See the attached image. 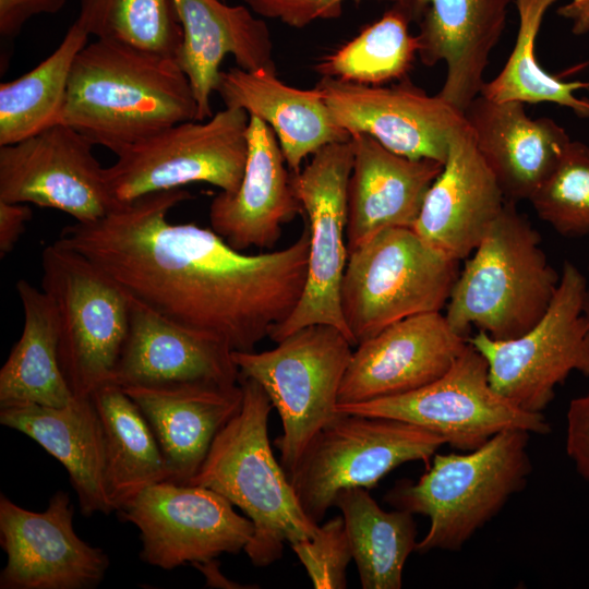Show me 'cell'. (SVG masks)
<instances>
[{"label":"cell","instance_id":"1","mask_svg":"<svg viewBox=\"0 0 589 589\" xmlns=\"http://www.w3.org/2000/svg\"><path fill=\"white\" fill-rule=\"evenodd\" d=\"M189 199L182 189L151 193L64 227L56 242L167 318L232 351H254L301 298L309 228L287 248L247 254L213 229L169 221L170 211Z\"/></svg>","mask_w":589,"mask_h":589},{"label":"cell","instance_id":"2","mask_svg":"<svg viewBox=\"0 0 589 589\" xmlns=\"http://www.w3.org/2000/svg\"><path fill=\"white\" fill-rule=\"evenodd\" d=\"M197 120L190 81L175 57L96 39L76 56L61 123L120 153L175 124Z\"/></svg>","mask_w":589,"mask_h":589},{"label":"cell","instance_id":"3","mask_svg":"<svg viewBox=\"0 0 589 589\" xmlns=\"http://www.w3.org/2000/svg\"><path fill=\"white\" fill-rule=\"evenodd\" d=\"M240 384L241 409L216 435L188 484L211 489L244 513L254 526L244 552L255 567H267L281 557L285 543L313 537L320 524L306 516L273 454L271 399L253 378L240 377Z\"/></svg>","mask_w":589,"mask_h":589},{"label":"cell","instance_id":"4","mask_svg":"<svg viewBox=\"0 0 589 589\" xmlns=\"http://www.w3.org/2000/svg\"><path fill=\"white\" fill-rule=\"evenodd\" d=\"M560 279L540 233L516 203L506 201L459 271L444 314L465 337L474 326L494 339H513L543 316Z\"/></svg>","mask_w":589,"mask_h":589},{"label":"cell","instance_id":"5","mask_svg":"<svg viewBox=\"0 0 589 589\" xmlns=\"http://www.w3.org/2000/svg\"><path fill=\"white\" fill-rule=\"evenodd\" d=\"M529 436L506 430L465 454H436L416 483L402 480L386 493L395 508L430 519L417 551H459L524 489L531 472Z\"/></svg>","mask_w":589,"mask_h":589},{"label":"cell","instance_id":"6","mask_svg":"<svg viewBox=\"0 0 589 589\" xmlns=\"http://www.w3.org/2000/svg\"><path fill=\"white\" fill-rule=\"evenodd\" d=\"M458 267L412 228L382 230L349 252L340 304L353 346L404 318L442 312Z\"/></svg>","mask_w":589,"mask_h":589},{"label":"cell","instance_id":"7","mask_svg":"<svg viewBox=\"0 0 589 589\" xmlns=\"http://www.w3.org/2000/svg\"><path fill=\"white\" fill-rule=\"evenodd\" d=\"M262 352L232 351L240 377L256 381L276 408L283 433L274 441L288 478L315 435L337 414L352 344L337 327H303Z\"/></svg>","mask_w":589,"mask_h":589},{"label":"cell","instance_id":"8","mask_svg":"<svg viewBox=\"0 0 589 589\" xmlns=\"http://www.w3.org/2000/svg\"><path fill=\"white\" fill-rule=\"evenodd\" d=\"M43 290L59 325L58 353L74 396L109 383L129 327L128 293L82 254L56 241L41 253Z\"/></svg>","mask_w":589,"mask_h":589},{"label":"cell","instance_id":"9","mask_svg":"<svg viewBox=\"0 0 589 589\" xmlns=\"http://www.w3.org/2000/svg\"><path fill=\"white\" fill-rule=\"evenodd\" d=\"M249 119L245 110L225 107L206 120L175 124L122 149L104 168L115 207L193 182L236 192L247 160Z\"/></svg>","mask_w":589,"mask_h":589},{"label":"cell","instance_id":"10","mask_svg":"<svg viewBox=\"0 0 589 589\" xmlns=\"http://www.w3.org/2000/svg\"><path fill=\"white\" fill-rule=\"evenodd\" d=\"M445 441L400 420L338 412L312 440L289 476L306 516L321 524L336 495L372 489L398 466L428 462Z\"/></svg>","mask_w":589,"mask_h":589},{"label":"cell","instance_id":"11","mask_svg":"<svg viewBox=\"0 0 589 589\" xmlns=\"http://www.w3.org/2000/svg\"><path fill=\"white\" fill-rule=\"evenodd\" d=\"M587 277L564 261L558 288L543 316L519 337H468L486 360L492 388L530 412H542L555 387L577 371L589 376V322L582 312Z\"/></svg>","mask_w":589,"mask_h":589},{"label":"cell","instance_id":"12","mask_svg":"<svg viewBox=\"0 0 589 589\" xmlns=\"http://www.w3.org/2000/svg\"><path fill=\"white\" fill-rule=\"evenodd\" d=\"M337 411L408 422L462 452L473 450L506 430L550 432L542 412L526 411L492 388L486 360L469 342L433 382L401 395L337 405Z\"/></svg>","mask_w":589,"mask_h":589},{"label":"cell","instance_id":"13","mask_svg":"<svg viewBox=\"0 0 589 589\" xmlns=\"http://www.w3.org/2000/svg\"><path fill=\"white\" fill-rule=\"evenodd\" d=\"M352 164L353 144L350 139L323 146L303 169L291 172L294 194L308 217V267L298 304L269 335L275 342L303 327L326 324L337 327L352 344L340 304L341 283L349 255L346 228Z\"/></svg>","mask_w":589,"mask_h":589},{"label":"cell","instance_id":"14","mask_svg":"<svg viewBox=\"0 0 589 589\" xmlns=\"http://www.w3.org/2000/svg\"><path fill=\"white\" fill-rule=\"evenodd\" d=\"M118 513L140 531V558L166 570L244 551L254 532L223 495L172 481L144 489Z\"/></svg>","mask_w":589,"mask_h":589},{"label":"cell","instance_id":"15","mask_svg":"<svg viewBox=\"0 0 589 589\" xmlns=\"http://www.w3.org/2000/svg\"><path fill=\"white\" fill-rule=\"evenodd\" d=\"M94 146L63 123L0 146V201L58 209L77 223L103 218L115 204Z\"/></svg>","mask_w":589,"mask_h":589},{"label":"cell","instance_id":"16","mask_svg":"<svg viewBox=\"0 0 589 589\" xmlns=\"http://www.w3.org/2000/svg\"><path fill=\"white\" fill-rule=\"evenodd\" d=\"M334 122L351 135L368 134L387 149L444 165L464 112L406 76L390 86L322 76L315 86Z\"/></svg>","mask_w":589,"mask_h":589},{"label":"cell","instance_id":"17","mask_svg":"<svg viewBox=\"0 0 589 589\" xmlns=\"http://www.w3.org/2000/svg\"><path fill=\"white\" fill-rule=\"evenodd\" d=\"M0 543L7 563L0 589H93L109 568L108 555L73 527L69 494L56 492L44 512L0 496Z\"/></svg>","mask_w":589,"mask_h":589},{"label":"cell","instance_id":"18","mask_svg":"<svg viewBox=\"0 0 589 589\" xmlns=\"http://www.w3.org/2000/svg\"><path fill=\"white\" fill-rule=\"evenodd\" d=\"M468 344L443 312L413 315L357 345L338 405L365 402L418 389L443 375Z\"/></svg>","mask_w":589,"mask_h":589},{"label":"cell","instance_id":"19","mask_svg":"<svg viewBox=\"0 0 589 589\" xmlns=\"http://www.w3.org/2000/svg\"><path fill=\"white\" fill-rule=\"evenodd\" d=\"M512 0H405L420 61L447 65L438 96L465 112L481 94L492 50L504 32Z\"/></svg>","mask_w":589,"mask_h":589},{"label":"cell","instance_id":"20","mask_svg":"<svg viewBox=\"0 0 589 589\" xmlns=\"http://www.w3.org/2000/svg\"><path fill=\"white\" fill-rule=\"evenodd\" d=\"M505 203L466 122L454 133L443 169L428 190L412 229L460 262L476 250Z\"/></svg>","mask_w":589,"mask_h":589},{"label":"cell","instance_id":"21","mask_svg":"<svg viewBox=\"0 0 589 589\" xmlns=\"http://www.w3.org/2000/svg\"><path fill=\"white\" fill-rule=\"evenodd\" d=\"M129 302L128 334L109 383L121 387L176 382L223 386L240 383L228 345L167 318L131 296Z\"/></svg>","mask_w":589,"mask_h":589},{"label":"cell","instance_id":"22","mask_svg":"<svg viewBox=\"0 0 589 589\" xmlns=\"http://www.w3.org/2000/svg\"><path fill=\"white\" fill-rule=\"evenodd\" d=\"M247 144L240 187L213 199L209 221L212 229L239 251L271 249L281 235L283 224L303 211L273 129L250 116Z\"/></svg>","mask_w":589,"mask_h":589},{"label":"cell","instance_id":"23","mask_svg":"<svg viewBox=\"0 0 589 589\" xmlns=\"http://www.w3.org/2000/svg\"><path fill=\"white\" fill-rule=\"evenodd\" d=\"M464 115L478 152L513 203L532 197L572 141L553 119L529 117L521 101L479 95Z\"/></svg>","mask_w":589,"mask_h":589},{"label":"cell","instance_id":"24","mask_svg":"<svg viewBox=\"0 0 589 589\" xmlns=\"http://www.w3.org/2000/svg\"><path fill=\"white\" fill-rule=\"evenodd\" d=\"M123 390L149 423L169 469V481L188 484L219 431L241 409V384L207 382L131 385Z\"/></svg>","mask_w":589,"mask_h":589},{"label":"cell","instance_id":"25","mask_svg":"<svg viewBox=\"0 0 589 589\" xmlns=\"http://www.w3.org/2000/svg\"><path fill=\"white\" fill-rule=\"evenodd\" d=\"M351 141L348 253L382 230L412 228L428 190L443 169L433 159L398 155L368 134L351 135Z\"/></svg>","mask_w":589,"mask_h":589},{"label":"cell","instance_id":"26","mask_svg":"<svg viewBox=\"0 0 589 589\" xmlns=\"http://www.w3.org/2000/svg\"><path fill=\"white\" fill-rule=\"evenodd\" d=\"M183 39L177 61L188 76L197 105V120L213 116L220 63L232 55L247 71H276L267 24L244 5L230 7L220 0H175Z\"/></svg>","mask_w":589,"mask_h":589},{"label":"cell","instance_id":"27","mask_svg":"<svg viewBox=\"0 0 589 589\" xmlns=\"http://www.w3.org/2000/svg\"><path fill=\"white\" fill-rule=\"evenodd\" d=\"M215 92L226 108L242 109L269 125L291 172L323 146L351 139L330 117L320 91L300 89L281 82L276 71H220Z\"/></svg>","mask_w":589,"mask_h":589},{"label":"cell","instance_id":"28","mask_svg":"<svg viewBox=\"0 0 589 589\" xmlns=\"http://www.w3.org/2000/svg\"><path fill=\"white\" fill-rule=\"evenodd\" d=\"M0 423L27 435L62 464L82 515L115 512L105 486L103 428L91 396H74L61 407L3 406Z\"/></svg>","mask_w":589,"mask_h":589},{"label":"cell","instance_id":"29","mask_svg":"<svg viewBox=\"0 0 589 589\" xmlns=\"http://www.w3.org/2000/svg\"><path fill=\"white\" fill-rule=\"evenodd\" d=\"M24 325L0 370V407H61L74 397L59 362L58 314L52 299L25 279L16 283Z\"/></svg>","mask_w":589,"mask_h":589},{"label":"cell","instance_id":"30","mask_svg":"<svg viewBox=\"0 0 589 589\" xmlns=\"http://www.w3.org/2000/svg\"><path fill=\"white\" fill-rule=\"evenodd\" d=\"M91 398L103 428L106 492L118 512L144 489L169 481L170 473L149 423L121 386L106 383Z\"/></svg>","mask_w":589,"mask_h":589},{"label":"cell","instance_id":"31","mask_svg":"<svg viewBox=\"0 0 589 589\" xmlns=\"http://www.w3.org/2000/svg\"><path fill=\"white\" fill-rule=\"evenodd\" d=\"M352 560L363 589H400L409 555L417 551L413 514L382 509L368 489L351 488L336 495Z\"/></svg>","mask_w":589,"mask_h":589},{"label":"cell","instance_id":"32","mask_svg":"<svg viewBox=\"0 0 589 589\" xmlns=\"http://www.w3.org/2000/svg\"><path fill=\"white\" fill-rule=\"evenodd\" d=\"M88 36L74 22L51 55L29 72L0 84V146L61 123L71 70Z\"/></svg>","mask_w":589,"mask_h":589},{"label":"cell","instance_id":"33","mask_svg":"<svg viewBox=\"0 0 589 589\" xmlns=\"http://www.w3.org/2000/svg\"><path fill=\"white\" fill-rule=\"evenodd\" d=\"M558 0H514L518 12L516 40L500 73L485 82L481 94L494 101L553 103L589 118V99L576 96L587 82H564L545 71L536 57V40L546 11Z\"/></svg>","mask_w":589,"mask_h":589},{"label":"cell","instance_id":"34","mask_svg":"<svg viewBox=\"0 0 589 589\" xmlns=\"http://www.w3.org/2000/svg\"><path fill=\"white\" fill-rule=\"evenodd\" d=\"M411 16L402 3L316 65L322 76L365 85H381L407 76L417 55V37L409 32Z\"/></svg>","mask_w":589,"mask_h":589},{"label":"cell","instance_id":"35","mask_svg":"<svg viewBox=\"0 0 589 589\" xmlns=\"http://www.w3.org/2000/svg\"><path fill=\"white\" fill-rule=\"evenodd\" d=\"M75 22L97 39L175 58L183 39L175 0H80Z\"/></svg>","mask_w":589,"mask_h":589},{"label":"cell","instance_id":"36","mask_svg":"<svg viewBox=\"0 0 589 589\" xmlns=\"http://www.w3.org/2000/svg\"><path fill=\"white\" fill-rule=\"evenodd\" d=\"M539 218L564 237L589 235V147L570 141L557 166L529 200Z\"/></svg>","mask_w":589,"mask_h":589},{"label":"cell","instance_id":"37","mask_svg":"<svg viewBox=\"0 0 589 589\" xmlns=\"http://www.w3.org/2000/svg\"><path fill=\"white\" fill-rule=\"evenodd\" d=\"M290 548L304 566L313 588H347V567L352 552L342 516L320 525L313 537Z\"/></svg>","mask_w":589,"mask_h":589},{"label":"cell","instance_id":"38","mask_svg":"<svg viewBox=\"0 0 589 589\" xmlns=\"http://www.w3.org/2000/svg\"><path fill=\"white\" fill-rule=\"evenodd\" d=\"M344 0H243L250 10L261 16L278 19L283 23L302 28L317 19H336L341 14ZM359 3L361 0H353ZM401 3L405 0H383Z\"/></svg>","mask_w":589,"mask_h":589},{"label":"cell","instance_id":"39","mask_svg":"<svg viewBox=\"0 0 589 589\" xmlns=\"http://www.w3.org/2000/svg\"><path fill=\"white\" fill-rule=\"evenodd\" d=\"M566 421L567 455L578 473L589 481V394L570 401Z\"/></svg>","mask_w":589,"mask_h":589},{"label":"cell","instance_id":"40","mask_svg":"<svg viewBox=\"0 0 589 589\" xmlns=\"http://www.w3.org/2000/svg\"><path fill=\"white\" fill-rule=\"evenodd\" d=\"M67 0H0V34L15 37L23 25L38 14H55Z\"/></svg>","mask_w":589,"mask_h":589},{"label":"cell","instance_id":"41","mask_svg":"<svg viewBox=\"0 0 589 589\" xmlns=\"http://www.w3.org/2000/svg\"><path fill=\"white\" fill-rule=\"evenodd\" d=\"M31 218L32 209L27 204L0 201L1 257L13 251Z\"/></svg>","mask_w":589,"mask_h":589},{"label":"cell","instance_id":"42","mask_svg":"<svg viewBox=\"0 0 589 589\" xmlns=\"http://www.w3.org/2000/svg\"><path fill=\"white\" fill-rule=\"evenodd\" d=\"M557 15L570 22L574 35L589 33V0H570L557 9Z\"/></svg>","mask_w":589,"mask_h":589},{"label":"cell","instance_id":"43","mask_svg":"<svg viewBox=\"0 0 589 589\" xmlns=\"http://www.w3.org/2000/svg\"><path fill=\"white\" fill-rule=\"evenodd\" d=\"M199 568L204 577L206 578V585L211 587L219 588H236L235 584L226 579L223 574L219 572L218 563L215 562V558L193 564Z\"/></svg>","mask_w":589,"mask_h":589},{"label":"cell","instance_id":"44","mask_svg":"<svg viewBox=\"0 0 589 589\" xmlns=\"http://www.w3.org/2000/svg\"><path fill=\"white\" fill-rule=\"evenodd\" d=\"M588 272H589V263H588ZM582 312L589 322V278H587V287H586L584 302H582Z\"/></svg>","mask_w":589,"mask_h":589}]
</instances>
